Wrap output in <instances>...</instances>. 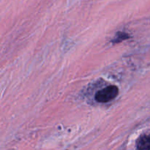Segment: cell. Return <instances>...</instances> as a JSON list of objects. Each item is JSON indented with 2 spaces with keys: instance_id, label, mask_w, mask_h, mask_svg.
Wrapping results in <instances>:
<instances>
[{
  "instance_id": "1",
  "label": "cell",
  "mask_w": 150,
  "mask_h": 150,
  "mask_svg": "<svg viewBox=\"0 0 150 150\" xmlns=\"http://www.w3.org/2000/svg\"><path fill=\"white\" fill-rule=\"evenodd\" d=\"M119 94V89L115 85H110L100 89L95 94V99L97 102L105 103L114 100Z\"/></svg>"
},
{
  "instance_id": "2",
  "label": "cell",
  "mask_w": 150,
  "mask_h": 150,
  "mask_svg": "<svg viewBox=\"0 0 150 150\" xmlns=\"http://www.w3.org/2000/svg\"><path fill=\"white\" fill-rule=\"evenodd\" d=\"M137 150H150V136L143 135L136 142Z\"/></svg>"
},
{
  "instance_id": "3",
  "label": "cell",
  "mask_w": 150,
  "mask_h": 150,
  "mask_svg": "<svg viewBox=\"0 0 150 150\" xmlns=\"http://www.w3.org/2000/svg\"><path fill=\"white\" fill-rule=\"evenodd\" d=\"M130 38V36L127 33L123 32H119L116 34L115 37H114V39L111 40V42L113 43H118V42H122V41L125 40H127Z\"/></svg>"
}]
</instances>
